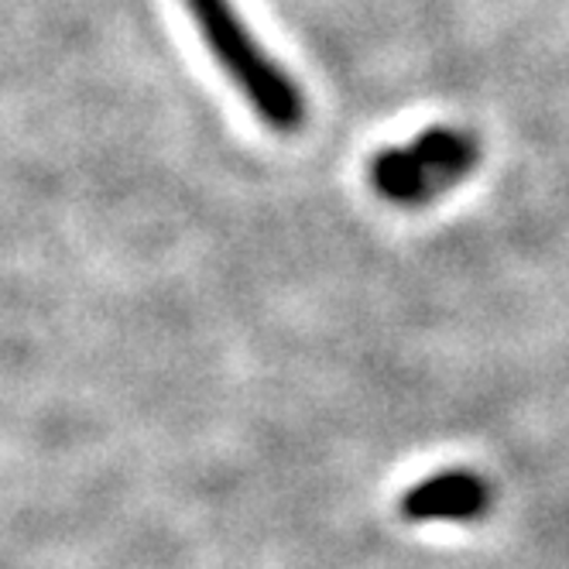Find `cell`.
Masks as SVG:
<instances>
[{
	"label": "cell",
	"mask_w": 569,
	"mask_h": 569,
	"mask_svg": "<svg viewBox=\"0 0 569 569\" xmlns=\"http://www.w3.org/2000/svg\"><path fill=\"white\" fill-rule=\"evenodd\" d=\"M199 38L207 42L213 62L233 83L264 128L274 134H299L306 128V97L296 79L284 72L251 34L233 0H182Z\"/></svg>",
	"instance_id": "obj_1"
},
{
	"label": "cell",
	"mask_w": 569,
	"mask_h": 569,
	"mask_svg": "<svg viewBox=\"0 0 569 569\" xmlns=\"http://www.w3.org/2000/svg\"><path fill=\"white\" fill-rule=\"evenodd\" d=\"M487 498H491V487L483 477L470 470H446L416 483L401 498V515L412 521H467L487 508Z\"/></svg>",
	"instance_id": "obj_3"
},
{
	"label": "cell",
	"mask_w": 569,
	"mask_h": 569,
	"mask_svg": "<svg viewBox=\"0 0 569 569\" xmlns=\"http://www.w3.org/2000/svg\"><path fill=\"white\" fill-rule=\"evenodd\" d=\"M480 161V144L460 128H426L405 144H391L368 161V186L391 207L419 210L467 182Z\"/></svg>",
	"instance_id": "obj_2"
}]
</instances>
